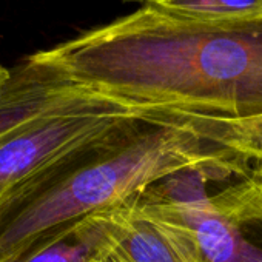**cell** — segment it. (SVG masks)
Returning <instances> with one entry per match:
<instances>
[{"instance_id":"cell-1","label":"cell","mask_w":262,"mask_h":262,"mask_svg":"<svg viewBox=\"0 0 262 262\" xmlns=\"http://www.w3.org/2000/svg\"><path fill=\"white\" fill-rule=\"evenodd\" d=\"M34 57L129 108L262 119V17L205 20L145 4Z\"/></svg>"},{"instance_id":"cell-2","label":"cell","mask_w":262,"mask_h":262,"mask_svg":"<svg viewBox=\"0 0 262 262\" xmlns=\"http://www.w3.org/2000/svg\"><path fill=\"white\" fill-rule=\"evenodd\" d=\"M260 119L219 120L142 110L123 119L63 178L0 221V262L88 214L113 208L173 174L201 167L251 173Z\"/></svg>"},{"instance_id":"cell-3","label":"cell","mask_w":262,"mask_h":262,"mask_svg":"<svg viewBox=\"0 0 262 262\" xmlns=\"http://www.w3.org/2000/svg\"><path fill=\"white\" fill-rule=\"evenodd\" d=\"M142 110L110 100L30 56L0 93L2 219L73 170L123 119Z\"/></svg>"},{"instance_id":"cell-4","label":"cell","mask_w":262,"mask_h":262,"mask_svg":"<svg viewBox=\"0 0 262 262\" xmlns=\"http://www.w3.org/2000/svg\"><path fill=\"white\" fill-rule=\"evenodd\" d=\"M138 201L190 227L207 262H262V182L227 167L190 168Z\"/></svg>"},{"instance_id":"cell-5","label":"cell","mask_w":262,"mask_h":262,"mask_svg":"<svg viewBox=\"0 0 262 262\" xmlns=\"http://www.w3.org/2000/svg\"><path fill=\"white\" fill-rule=\"evenodd\" d=\"M139 196V194H138ZM113 253L120 262H207L194 231L138 201Z\"/></svg>"},{"instance_id":"cell-6","label":"cell","mask_w":262,"mask_h":262,"mask_svg":"<svg viewBox=\"0 0 262 262\" xmlns=\"http://www.w3.org/2000/svg\"><path fill=\"white\" fill-rule=\"evenodd\" d=\"M135 198L57 228L34 242L14 262H99L117 245Z\"/></svg>"},{"instance_id":"cell-7","label":"cell","mask_w":262,"mask_h":262,"mask_svg":"<svg viewBox=\"0 0 262 262\" xmlns=\"http://www.w3.org/2000/svg\"><path fill=\"white\" fill-rule=\"evenodd\" d=\"M147 4L179 16L205 20L262 17V0H150Z\"/></svg>"},{"instance_id":"cell-8","label":"cell","mask_w":262,"mask_h":262,"mask_svg":"<svg viewBox=\"0 0 262 262\" xmlns=\"http://www.w3.org/2000/svg\"><path fill=\"white\" fill-rule=\"evenodd\" d=\"M251 173L260 179L262 182V119H260V129H259V136H257V158L254 161Z\"/></svg>"},{"instance_id":"cell-9","label":"cell","mask_w":262,"mask_h":262,"mask_svg":"<svg viewBox=\"0 0 262 262\" xmlns=\"http://www.w3.org/2000/svg\"><path fill=\"white\" fill-rule=\"evenodd\" d=\"M10 77H11V70L5 68L2 63H0V93H2V90H4L5 85L8 83Z\"/></svg>"},{"instance_id":"cell-10","label":"cell","mask_w":262,"mask_h":262,"mask_svg":"<svg viewBox=\"0 0 262 262\" xmlns=\"http://www.w3.org/2000/svg\"><path fill=\"white\" fill-rule=\"evenodd\" d=\"M99 262H120L116 256H114V253H110L108 256H105L103 259H100Z\"/></svg>"},{"instance_id":"cell-11","label":"cell","mask_w":262,"mask_h":262,"mask_svg":"<svg viewBox=\"0 0 262 262\" xmlns=\"http://www.w3.org/2000/svg\"><path fill=\"white\" fill-rule=\"evenodd\" d=\"M128 2H150V0H128Z\"/></svg>"},{"instance_id":"cell-12","label":"cell","mask_w":262,"mask_h":262,"mask_svg":"<svg viewBox=\"0 0 262 262\" xmlns=\"http://www.w3.org/2000/svg\"><path fill=\"white\" fill-rule=\"evenodd\" d=\"M0 221H2V210H0Z\"/></svg>"}]
</instances>
